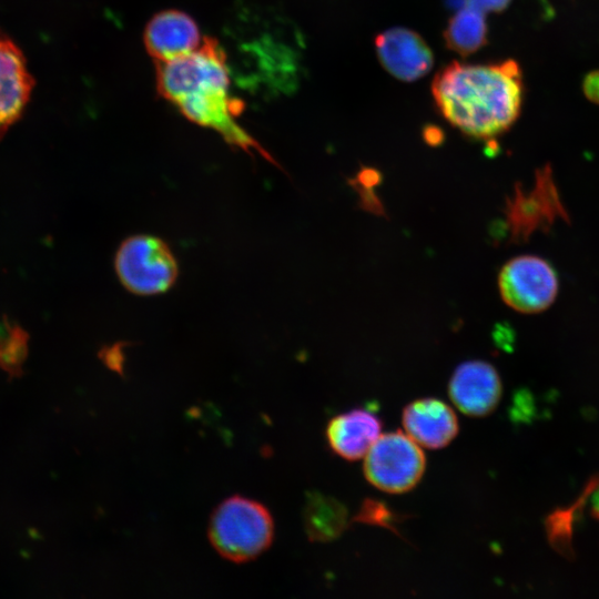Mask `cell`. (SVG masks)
I'll list each match as a JSON object with an SVG mask.
<instances>
[{
    "instance_id": "obj_16",
    "label": "cell",
    "mask_w": 599,
    "mask_h": 599,
    "mask_svg": "<svg viewBox=\"0 0 599 599\" xmlns=\"http://www.w3.org/2000/svg\"><path fill=\"white\" fill-rule=\"evenodd\" d=\"M28 345L29 334L18 324L0 343V368L10 377L21 376L23 364L28 357Z\"/></svg>"
},
{
    "instance_id": "obj_22",
    "label": "cell",
    "mask_w": 599,
    "mask_h": 599,
    "mask_svg": "<svg viewBox=\"0 0 599 599\" xmlns=\"http://www.w3.org/2000/svg\"><path fill=\"white\" fill-rule=\"evenodd\" d=\"M441 138L440 131L437 129H428L425 133V139L429 144H438Z\"/></svg>"
},
{
    "instance_id": "obj_18",
    "label": "cell",
    "mask_w": 599,
    "mask_h": 599,
    "mask_svg": "<svg viewBox=\"0 0 599 599\" xmlns=\"http://www.w3.org/2000/svg\"><path fill=\"white\" fill-rule=\"evenodd\" d=\"M358 192L361 197V206L375 214H384V209L377 195L373 191V186L359 184L355 181L351 183Z\"/></svg>"
},
{
    "instance_id": "obj_17",
    "label": "cell",
    "mask_w": 599,
    "mask_h": 599,
    "mask_svg": "<svg viewBox=\"0 0 599 599\" xmlns=\"http://www.w3.org/2000/svg\"><path fill=\"white\" fill-rule=\"evenodd\" d=\"M399 517L388 509V507L375 499H366L358 514L354 518L355 521L378 525L389 529H394V524L398 521Z\"/></svg>"
},
{
    "instance_id": "obj_2",
    "label": "cell",
    "mask_w": 599,
    "mask_h": 599,
    "mask_svg": "<svg viewBox=\"0 0 599 599\" xmlns=\"http://www.w3.org/2000/svg\"><path fill=\"white\" fill-rule=\"evenodd\" d=\"M432 92L451 125L469 138L489 140L506 132L518 119L522 74L514 60L490 64L454 61L436 74Z\"/></svg>"
},
{
    "instance_id": "obj_12",
    "label": "cell",
    "mask_w": 599,
    "mask_h": 599,
    "mask_svg": "<svg viewBox=\"0 0 599 599\" xmlns=\"http://www.w3.org/2000/svg\"><path fill=\"white\" fill-rule=\"evenodd\" d=\"M32 87L21 51L0 37V138L21 115Z\"/></svg>"
},
{
    "instance_id": "obj_20",
    "label": "cell",
    "mask_w": 599,
    "mask_h": 599,
    "mask_svg": "<svg viewBox=\"0 0 599 599\" xmlns=\"http://www.w3.org/2000/svg\"><path fill=\"white\" fill-rule=\"evenodd\" d=\"M582 91L588 100L599 104V70L592 71L585 77Z\"/></svg>"
},
{
    "instance_id": "obj_10",
    "label": "cell",
    "mask_w": 599,
    "mask_h": 599,
    "mask_svg": "<svg viewBox=\"0 0 599 599\" xmlns=\"http://www.w3.org/2000/svg\"><path fill=\"white\" fill-rule=\"evenodd\" d=\"M405 433L419 446L446 447L458 434V419L450 406L437 398H419L403 409Z\"/></svg>"
},
{
    "instance_id": "obj_5",
    "label": "cell",
    "mask_w": 599,
    "mask_h": 599,
    "mask_svg": "<svg viewBox=\"0 0 599 599\" xmlns=\"http://www.w3.org/2000/svg\"><path fill=\"white\" fill-rule=\"evenodd\" d=\"M426 468L425 454L406 433L383 434L365 456L364 475L379 490L402 494L413 489Z\"/></svg>"
},
{
    "instance_id": "obj_3",
    "label": "cell",
    "mask_w": 599,
    "mask_h": 599,
    "mask_svg": "<svg viewBox=\"0 0 599 599\" xmlns=\"http://www.w3.org/2000/svg\"><path fill=\"white\" fill-rule=\"evenodd\" d=\"M210 540L224 558L242 562L251 560L268 548L274 524L267 508L241 496L224 500L210 522Z\"/></svg>"
},
{
    "instance_id": "obj_6",
    "label": "cell",
    "mask_w": 599,
    "mask_h": 599,
    "mask_svg": "<svg viewBox=\"0 0 599 599\" xmlns=\"http://www.w3.org/2000/svg\"><path fill=\"white\" fill-rule=\"evenodd\" d=\"M502 301L524 314L547 309L556 300L559 281L555 268L536 255H520L509 260L498 275Z\"/></svg>"
},
{
    "instance_id": "obj_7",
    "label": "cell",
    "mask_w": 599,
    "mask_h": 599,
    "mask_svg": "<svg viewBox=\"0 0 599 599\" xmlns=\"http://www.w3.org/2000/svg\"><path fill=\"white\" fill-rule=\"evenodd\" d=\"M535 182L529 193L517 187L515 196L507 201L505 212L514 240H526L535 230L551 225L557 217H567L548 165L537 172Z\"/></svg>"
},
{
    "instance_id": "obj_15",
    "label": "cell",
    "mask_w": 599,
    "mask_h": 599,
    "mask_svg": "<svg viewBox=\"0 0 599 599\" xmlns=\"http://www.w3.org/2000/svg\"><path fill=\"white\" fill-rule=\"evenodd\" d=\"M444 39L446 47L460 55L476 52L487 42L485 13L463 4L450 18Z\"/></svg>"
},
{
    "instance_id": "obj_11",
    "label": "cell",
    "mask_w": 599,
    "mask_h": 599,
    "mask_svg": "<svg viewBox=\"0 0 599 599\" xmlns=\"http://www.w3.org/2000/svg\"><path fill=\"white\" fill-rule=\"evenodd\" d=\"M203 39L196 22L185 12L165 10L148 22L144 43L156 62L166 61L197 49Z\"/></svg>"
},
{
    "instance_id": "obj_19",
    "label": "cell",
    "mask_w": 599,
    "mask_h": 599,
    "mask_svg": "<svg viewBox=\"0 0 599 599\" xmlns=\"http://www.w3.org/2000/svg\"><path fill=\"white\" fill-rule=\"evenodd\" d=\"M511 0H465L464 4L473 7L485 14L488 12H501Z\"/></svg>"
},
{
    "instance_id": "obj_8",
    "label": "cell",
    "mask_w": 599,
    "mask_h": 599,
    "mask_svg": "<svg viewBox=\"0 0 599 599\" xmlns=\"http://www.w3.org/2000/svg\"><path fill=\"white\" fill-rule=\"evenodd\" d=\"M448 393L457 408L469 416L491 413L501 396V382L496 368L484 361H468L453 373Z\"/></svg>"
},
{
    "instance_id": "obj_21",
    "label": "cell",
    "mask_w": 599,
    "mask_h": 599,
    "mask_svg": "<svg viewBox=\"0 0 599 599\" xmlns=\"http://www.w3.org/2000/svg\"><path fill=\"white\" fill-rule=\"evenodd\" d=\"M14 325L6 315L0 317V343L9 336Z\"/></svg>"
},
{
    "instance_id": "obj_1",
    "label": "cell",
    "mask_w": 599,
    "mask_h": 599,
    "mask_svg": "<svg viewBox=\"0 0 599 599\" xmlns=\"http://www.w3.org/2000/svg\"><path fill=\"white\" fill-rule=\"evenodd\" d=\"M156 88L190 121L217 132L227 144L276 164L236 121L244 103L230 92L227 58L215 39L204 38L194 51L156 62Z\"/></svg>"
},
{
    "instance_id": "obj_23",
    "label": "cell",
    "mask_w": 599,
    "mask_h": 599,
    "mask_svg": "<svg viewBox=\"0 0 599 599\" xmlns=\"http://www.w3.org/2000/svg\"><path fill=\"white\" fill-rule=\"evenodd\" d=\"M592 512L597 518H599V489L592 497Z\"/></svg>"
},
{
    "instance_id": "obj_13",
    "label": "cell",
    "mask_w": 599,
    "mask_h": 599,
    "mask_svg": "<svg viewBox=\"0 0 599 599\" xmlns=\"http://www.w3.org/2000/svg\"><path fill=\"white\" fill-rule=\"evenodd\" d=\"M382 422L365 409H353L333 417L326 426V438L335 454L347 460L366 456L382 435Z\"/></svg>"
},
{
    "instance_id": "obj_9",
    "label": "cell",
    "mask_w": 599,
    "mask_h": 599,
    "mask_svg": "<svg viewBox=\"0 0 599 599\" xmlns=\"http://www.w3.org/2000/svg\"><path fill=\"white\" fill-rule=\"evenodd\" d=\"M377 57L383 67L402 81H414L427 74L434 57L425 40L415 31L396 27L375 39Z\"/></svg>"
},
{
    "instance_id": "obj_14",
    "label": "cell",
    "mask_w": 599,
    "mask_h": 599,
    "mask_svg": "<svg viewBox=\"0 0 599 599\" xmlns=\"http://www.w3.org/2000/svg\"><path fill=\"white\" fill-rule=\"evenodd\" d=\"M303 519L307 537L313 541L326 542L338 538L347 528L348 512L335 498L311 493L307 495Z\"/></svg>"
},
{
    "instance_id": "obj_4",
    "label": "cell",
    "mask_w": 599,
    "mask_h": 599,
    "mask_svg": "<svg viewBox=\"0 0 599 599\" xmlns=\"http://www.w3.org/2000/svg\"><path fill=\"white\" fill-rule=\"evenodd\" d=\"M114 270L123 287L140 296L165 293L179 275L177 261L167 243L146 234L129 236L120 244Z\"/></svg>"
}]
</instances>
